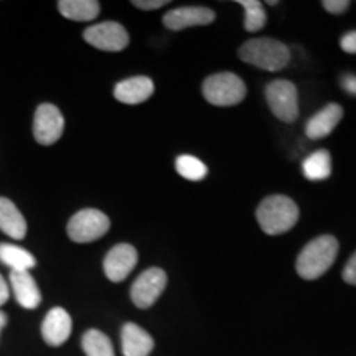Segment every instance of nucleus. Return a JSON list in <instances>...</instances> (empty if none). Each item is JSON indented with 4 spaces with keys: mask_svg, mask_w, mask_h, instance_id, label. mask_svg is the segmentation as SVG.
I'll list each match as a JSON object with an SVG mask.
<instances>
[{
    "mask_svg": "<svg viewBox=\"0 0 356 356\" xmlns=\"http://www.w3.org/2000/svg\"><path fill=\"white\" fill-rule=\"evenodd\" d=\"M124 356H149L154 350V338L136 323H126L121 332Z\"/></svg>",
    "mask_w": 356,
    "mask_h": 356,
    "instance_id": "nucleus-16",
    "label": "nucleus"
},
{
    "mask_svg": "<svg viewBox=\"0 0 356 356\" xmlns=\"http://www.w3.org/2000/svg\"><path fill=\"white\" fill-rule=\"evenodd\" d=\"M81 345L86 356H114V348L109 338L95 328L84 333Z\"/></svg>",
    "mask_w": 356,
    "mask_h": 356,
    "instance_id": "nucleus-21",
    "label": "nucleus"
},
{
    "mask_svg": "<svg viewBox=\"0 0 356 356\" xmlns=\"http://www.w3.org/2000/svg\"><path fill=\"white\" fill-rule=\"evenodd\" d=\"M203 96L213 106H236L246 97V84L234 73H218L204 79Z\"/></svg>",
    "mask_w": 356,
    "mask_h": 356,
    "instance_id": "nucleus-4",
    "label": "nucleus"
},
{
    "mask_svg": "<svg viewBox=\"0 0 356 356\" xmlns=\"http://www.w3.org/2000/svg\"><path fill=\"white\" fill-rule=\"evenodd\" d=\"M111 221L104 213L99 210L78 211L68 222V236L74 243H91L99 239L109 231Z\"/></svg>",
    "mask_w": 356,
    "mask_h": 356,
    "instance_id": "nucleus-6",
    "label": "nucleus"
},
{
    "mask_svg": "<svg viewBox=\"0 0 356 356\" xmlns=\"http://www.w3.org/2000/svg\"><path fill=\"white\" fill-rule=\"evenodd\" d=\"M322 6L325 7V10L327 12L338 15V13H343L348 10L350 2L348 0H323Z\"/></svg>",
    "mask_w": 356,
    "mask_h": 356,
    "instance_id": "nucleus-24",
    "label": "nucleus"
},
{
    "mask_svg": "<svg viewBox=\"0 0 356 356\" xmlns=\"http://www.w3.org/2000/svg\"><path fill=\"white\" fill-rule=\"evenodd\" d=\"M341 50L345 53H351V55H356V30L355 32H348L341 37Z\"/></svg>",
    "mask_w": 356,
    "mask_h": 356,
    "instance_id": "nucleus-27",
    "label": "nucleus"
},
{
    "mask_svg": "<svg viewBox=\"0 0 356 356\" xmlns=\"http://www.w3.org/2000/svg\"><path fill=\"white\" fill-rule=\"evenodd\" d=\"M83 37L91 47L102 51H122L129 44V33L118 22H102L84 30Z\"/></svg>",
    "mask_w": 356,
    "mask_h": 356,
    "instance_id": "nucleus-8",
    "label": "nucleus"
},
{
    "mask_svg": "<svg viewBox=\"0 0 356 356\" xmlns=\"http://www.w3.org/2000/svg\"><path fill=\"white\" fill-rule=\"evenodd\" d=\"M341 86L346 92H350L351 96H356V76L355 74H345L341 78Z\"/></svg>",
    "mask_w": 356,
    "mask_h": 356,
    "instance_id": "nucleus-28",
    "label": "nucleus"
},
{
    "mask_svg": "<svg viewBox=\"0 0 356 356\" xmlns=\"http://www.w3.org/2000/svg\"><path fill=\"white\" fill-rule=\"evenodd\" d=\"M10 286L17 302L24 309L33 310L42 304V293L29 270H12Z\"/></svg>",
    "mask_w": 356,
    "mask_h": 356,
    "instance_id": "nucleus-14",
    "label": "nucleus"
},
{
    "mask_svg": "<svg viewBox=\"0 0 356 356\" xmlns=\"http://www.w3.org/2000/svg\"><path fill=\"white\" fill-rule=\"evenodd\" d=\"M304 175L309 180L318 181L325 180L332 175V157L328 150H315L314 154H310L309 157L304 160V165H302Z\"/></svg>",
    "mask_w": 356,
    "mask_h": 356,
    "instance_id": "nucleus-19",
    "label": "nucleus"
},
{
    "mask_svg": "<svg viewBox=\"0 0 356 356\" xmlns=\"http://www.w3.org/2000/svg\"><path fill=\"white\" fill-rule=\"evenodd\" d=\"M154 95V81L147 76H134L115 84L114 96L124 104H140Z\"/></svg>",
    "mask_w": 356,
    "mask_h": 356,
    "instance_id": "nucleus-15",
    "label": "nucleus"
},
{
    "mask_svg": "<svg viewBox=\"0 0 356 356\" xmlns=\"http://www.w3.org/2000/svg\"><path fill=\"white\" fill-rule=\"evenodd\" d=\"M343 280L346 284L356 286V252L350 257V261L346 262V266L343 269Z\"/></svg>",
    "mask_w": 356,
    "mask_h": 356,
    "instance_id": "nucleus-25",
    "label": "nucleus"
},
{
    "mask_svg": "<svg viewBox=\"0 0 356 356\" xmlns=\"http://www.w3.org/2000/svg\"><path fill=\"white\" fill-rule=\"evenodd\" d=\"M167 287V274L159 267H150L134 280L131 287V299L139 309L152 307Z\"/></svg>",
    "mask_w": 356,
    "mask_h": 356,
    "instance_id": "nucleus-7",
    "label": "nucleus"
},
{
    "mask_svg": "<svg viewBox=\"0 0 356 356\" xmlns=\"http://www.w3.org/2000/svg\"><path fill=\"white\" fill-rule=\"evenodd\" d=\"M238 55L244 63L266 71H280L291 61V51L274 38H251L241 44Z\"/></svg>",
    "mask_w": 356,
    "mask_h": 356,
    "instance_id": "nucleus-3",
    "label": "nucleus"
},
{
    "mask_svg": "<svg viewBox=\"0 0 356 356\" xmlns=\"http://www.w3.org/2000/svg\"><path fill=\"white\" fill-rule=\"evenodd\" d=\"M0 261L12 270H29L37 264L33 254L13 244H0Z\"/></svg>",
    "mask_w": 356,
    "mask_h": 356,
    "instance_id": "nucleus-20",
    "label": "nucleus"
},
{
    "mask_svg": "<svg viewBox=\"0 0 356 356\" xmlns=\"http://www.w3.org/2000/svg\"><path fill=\"white\" fill-rule=\"evenodd\" d=\"M134 6L140 10H157V8L168 6L167 0H134Z\"/></svg>",
    "mask_w": 356,
    "mask_h": 356,
    "instance_id": "nucleus-26",
    "label": "nucleus"
},
{
    "mask_svg": "<svg viewBox=\"0 0 356 356\" xmlns=\"http://www.w3.org/2000/svg\"><path fill=\"white\" fill-rule=\"evenodd\" d=\"M99 2L96 0H61L58 2L61 15L74 22L95 20L99 15Z\"/></svg>",
    "mask_w": 356,
    "mask_h": 356,
    "instance_id": "nucleus-18",
    "label": "nucleus"
},
{
    "mask_svg": "<svg viewBox=\"0 0 356 356\" xmlns=\"http://www.w3.org/2000/svg\"><path fill=\"white\" fill-rule=\"evenodd\" d=\"M0 229L13 239H24L26 234V221L24 215L7 198H0Z\"/></svg>",
    "mask_w": 356,
    "mask_h": 356,
    "instance_id": "nucleus-17",
    "label": "nucleus"
},
{
    "mask_svg": "<svg viewBox=\"0 0 356 356\" xmlns=\"http://www.w3.org/2000/svg\"><path fill=\"white\" fill-rule=\"evenodd\" d=\"M213 20H215V12L208 7H180L163 15V25L175 32L190 26L210 25Z\"/></svg>",
    "mask_w": 356,
    "mask_h": 356,
    "instance_id": "nucleus-11",
    "label": "nucleus"
},
{
    "mask_svg": "<svg viewBox=\"0 0 356 356\" xmlns=\"http://www.w3.org/2000/svg\"><path fill=\"white\" fill-rule=\"evenodd\" d=\"M238 3L244 7V29L248 32H257V30L264 29L267 15L261 2H257V0H239Z\"/></svg>",
    "mask_w": 356,
    "mask_h": 356,
    "instance_id": "nucleus-22",
    "label": "nucleus"
},
{
    "mask_svg": "<svg viewBox=\"0 0 356 356\" xmlns=\"http://www.w3.org/2000/svg\"><path fill=\"white\" fill-rule=\"evenodd\" d=\"M6 325H7V315L0 310V332L3 330V327H6Z\"/></svg>",
    "mask_w": 356,
    "mask_h": 356,
    "instance_id": "nucleus-30",
    "label": "nucleus"
},
{
    "mask_svg": "<svg viewBox=\"0 0 356 356\" xmlns=\"http://www.w3.org/2000/svg\"><path fill=\"white\" fill-rule=\"evenodd\" d=\"M266 99L275 118L282 122H296L299 118L297 88L287 79H275L266 86Z\"/></svg>",
    "mask_w": 356,
    "mask_h": 356,
    "instance_id": "nucleus-5",
    "label": "nucleus"
},
{
    "mask_svg": "<svg viewBox=\"0 0 356 356\" xmlns=\"http://www.w3.org/2000/svg\"><path fill=\"white\" fill-rule=\"evenodd\" d=\"M175 167L177 172L180 173L181 177L191 181L203 180L208 173L207 165H204L202 160L193 157V155H180V157L177 159Z\"/></svg>",
    "mask_w": 356,
    "mask_h": 356,
    "instance_id": "nucleus-23",
    "label": "nucleus"
},
{
    "mask_svg": "<svg viewBox=\"0 0 356 356\" xmlns=\"http://www.w3.org/2000/svg\"><path fill=\"white\" fill-rule=\"evenodd\" d=\"M256 216L266 234H282L291 231L299 221V207L284 195H270L262 200Z\"/></svg>",
    "mask_w": 356,
    "mask_h": 356,
    "instance_id": "nucleus-2",
    "label": "nucleus"
},
{
    "mask_svg": "<svg viewBox=\"0 0 356 356\" xmlns=\"http://www.w3.org/2000/svg\"><path fill=\"white\" fill-rule=\"evenodd\" d=\"M137 251L131 244L114 246L104 257V274L111 282H122L137 264Z\"/></svg>",
    "mask_w": 356,
    "mask_h": 356,
    "instance_id": "nucleus-10",
    "label": "nucleus"
},
{
    "mask_svg": "<svg viewBox=\"0 0 356 356\" xmlns=\"http://www.w3.org/2000/svg\"><path fill=\"white\" fill-rule=\"evenodd\" d=\"M65 131V119L56 106L44 104L38 106L33 119L35 140L42 145H51L60 140Z\"/></svg>",
    "mask_w": 356,
    "mask_h": 356,
    "instance_id": "nucleus-9",
    "label": "nucleus"
},
{
    "mask_svg": "<svg viewBox=\"0 0 356 356\" xmlns=\"http://www.w3.org/2000/svg\"><path fill=\"white\" fill-rule=\"evenodd\" d=\"M338 254V241L330 234L315 238L297 257L296 269L302 279L314 280L322 277L333 266Z\"/></svg>",
    "mask_w": 356,
    "mask_h": 356,
    "instance_id": "nucleus-1",
    "label": "nucleus"
},
{
    "mask_svg": "<svg viewBox=\"0 0 356 356\" xmlns=\"http://www.w3.org/2000/svg\"><path fill=\"white\" fill-rule=\"evenodd\" d=\"M71 317L61 307H55L47 314L42 325L43 340L50 346H60L68 340L71 335Z\"/></svg>",
    "mask_w": 356,
    "mask_h": 356,
    "instance_id": "nucleus-12",
    "label": "nucleus"
},
{
    "mask_svg": "<svg viewBox=\"0 0 356 356\" xmlns=\"http://www.w3.org/2000/svg\"><path fill=\"white\" fill-rule=\"evenodd\" d=\"M343 118V108L340 104H327L323 109H320L317 114L312 115L305 126V134L309 139H323L330 136L335 131L338 122Z\"/></svg>",
    "mask_w": 356,
    "mask_h": 356,
    "instance_id": "nucleus-13",
    "label": "nucleus"
},
{
    "mask_svg": "<svg viewBox=\"0 0 356 356\" xmlns=\"http://www.w3.org/2000/svg\"><path fill=\"white\" fill-rule=\"evenodd\" d=\"M8 296H10V292H8L7 282L3 280L2 275H0V307H2L8 300Z\"/></svg>",
    "mask_w": 356,
    "mask_h": 356,
    "instance_id": "nucleus-29",
    "label": "nucleus"
}]
</instances>
